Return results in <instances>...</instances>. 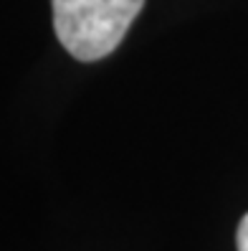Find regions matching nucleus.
<instances>
[{
    "label": "nucleus",
    "mask_w": 248,
    "mask_h": 251,
    "mask_svg": "<svg viewBox=\"0 0 248 251\" xmlns=\"http://www.w3.org/2000/svg\"><path fill=\"white\" fill-rule=\"evenodd\" d=\"M144 0H51L53 31L79 61L109 56L127 36Z\"/></svg>",
    "instance_id": "obj_1"
},
{
    "label": "nucleus",
    "mask_w": 248,
    "mask_h": 251,
    "mask_svg": "<svg viewBox=\"0 0 248 251\" xmlns=\"http://www.w3.org/2000/svg\"><path fill=\"white\" fill-rule=\"evenodd\" d=\"M236 249L238 251H248V213L241 218L238 231H236Z\"/></svg>",
    "instance_id": "obj_2"
}]
</instances>
